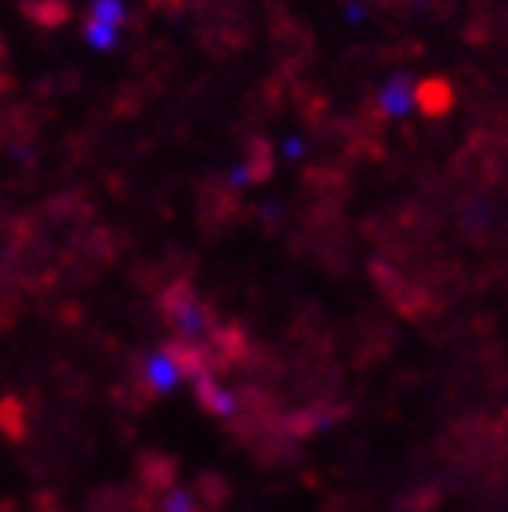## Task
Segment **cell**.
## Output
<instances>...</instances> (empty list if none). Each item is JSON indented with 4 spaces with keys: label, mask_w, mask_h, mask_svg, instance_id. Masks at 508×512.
I'll list each match as a JSON object with an SVG mask.
<instances>
[{
    "label": "cell",
    "mask_w": 508,
    "mask_h": 512,
    "mask_svg": "<svg viewBox=\"0 0 508 512\" xmlns=\"http://www.w3.org/2000/svg\"><path fill=\"white\" fill-rule=\"evenodd\" d=\"M142 378H146V385L153 393H175L178 382H182V375H178L175 364L164 353H153L142 360Z\"/></svg>",
    "instance_id": "4"
},
{
    "label": "cell",
    "mask_w": 508,
    "mask_h": 512,
    "mask_svg": "<svg viewBox=\"0 0 508 512\" xmlns=\"http://www.w3.org/2000/svg\"><path fill=\"white\" fill-rule=\"evenodd\" d=\"M305 153V142L302 138H291V142H287V157H302Z\"/></svg>",
    "instance_id": "13"
},
{
    "label": "cell",
    "mask_w": 508,
    "mask_h": 512,
    "mask_svg": "<svg viewBox=\"0 0 508 512\" xmlns=\"http://www.w3.org/2000/svg\"><path fill=\"white\" fill-rule=\"evenodd\" d=\"M164 512H196L193 494H189L186 487H171V494H167V502H164Z\"/></svg>",
    "instance_id": "12"
},
{
    "label": "cell",
    "mask_w": 508,
    "mask_h": 512,
    "mask_svg": "<svg viewBox=\"0 0 508 512\" xmlns=\"http://www.w3.org/2000/svg\"><path fill=\"white\" fill-rule=\"evenodd\" d=\"M178 476V462L167 458V454H142L138 458V480H142V491H171Z\"/></svg>",
    "instance_id": "1"
},
{
    "label": "cell",
    "mask_w": 508,
    "mask_h": 512,
    "mask_svg": "<svg viewBox=\"0 0 508 512\" xmlns=\"http://www.w3.org/2000/svg\"><path fill=\"white\" fill-rule=\"evenodd\" d=\"M414 106V77L411 73H396L389 77L385 91H381V113H392V117H407Z\"/></svg>",
    "instance_id": "3"
},
{
    "label": "cell",
    "mask_w": 508,
    "mask_h": 512,
    "mask_svg": "<svg viewBox=\"0 0 508 512\" xmlns=\"http://www.w3.org/2000/svg\"><path fill=\"white\" fill-rule=\"evenodd\" d=\"M84 37H88V44L95 51H113V48H117V40H120V30L88 15V22H84Z\"/></svg>",
    "instance_id": "9"
},
{
    "label": "cell",
    "mask_w": 508,
    "mask_h": 512,
    "mask_svg": "<svg viewBox=\"0 0 508 512\" xmlns=\"http://www.w3.org/2000/svg\"><path fill=\"white\" fill-rule=\"evenodd\" d=\"M22 11H26L37 26H48V30H55V26H62V22L69 19L66 0H37V4H33V0H26V4H22Z\"/></svg>",
    "instance_id": "7"
},
{
    "label": "cell",
    "mask_w": 508,
    "mask_h": 512,
    "mask_svg": "<svg viewBox=\"0 0 508 512\" xmlns=\"http://www.w3.org/2000/svg\"><path fill=\"white\" fill-rule=\"evenodd\" d=\"M0 433L22 440V433H26V404L22 400H0Z\"/></svg>",
    "instance_id": "8"
},
{
    "label": "cell",
    "mask_w": 508,
    "mask_h": 512,
    "mask_svg": "<svg viewBox=\"0 0 508 512\" xmlns=\"http://www.w3.org/2000/svg\"><path fill=\"white\" fill-rule=\"evenodd\" d=\"M247 182H265L273 175V153H269V142L265 138H247V160L240 164Z\"/></svg>",
    "instance_id": "6"
},
{
    "label": "cell",
    "mask_w": 508,
    "mask_h": 512,
    "mask_svg": "<svg viewBox=\"0 0 508 512\" xmlns=\"http://www.w3.org/2000/svg\"><path fill=\"white\" fill-rule=\"evenodd\" d=\"M88 15L120 30V26H124V19H127V8H124V0H91Z\"/></svg>",
    "instance_id": "11"
},
{
    "label": "cell",
    "mask_w": 508,
    "mask_h": 512,
    "mask_svg": "<svg viewBox=\"0 0 508 512\" xmlns=\"http://www.w3.org/2000/svg\"><path fill=\"white\" fill-rule=\"evenodd\" d=\"M196 494H200V502H207V505H222L225 498H229V483H225V476H218V473H200Z\"/></svg>",
    "instance_id": "10"
},
{
    "label": "cell",
    "mask_w": 508,
    "mask_h": 512,
    "mask_svg": "<svg viewBox=\"0 0 508 512\" xmlns=\"http://www.w3.org/2000/svg\"><path fill=\"white\" fill-rule=\"evenodd\" d=\"M414 102L421 106L425 117H443L454 109V84L443 77H432V80H421L418 91H414Z\"/></svg>",
    "instance_id": "2"
},
{
    "label": "cell",
    "mask_w": 508,
    "mask_h": 512,
    "mask_svg": "<svg viewBox=\"0 0 508 512\" xmlns=\"http://www.w3.org/2000/svg\"><path fill=\"white\" fill-rule=\"evenodd\" d=\"M193 393H196V404L204 407V411H211V414H225V418H229V414L236 411L233 393L218 389L211 375H196L193 378Z\"/></svg>",
    "instance_id": "5"
}]
</instances>
